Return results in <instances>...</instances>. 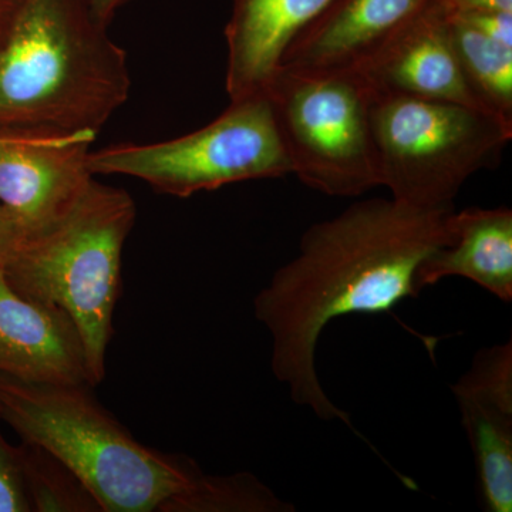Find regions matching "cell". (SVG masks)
I'll return each instance as SVG.
<instances>
[{
  "label": "cell",
  "instance_id": "cell-11",
  "mask_svg": "<svg viewBox=\"0 0 512 512\" xmlns=\"http://www.w3.org/2000/svg\"><path fill=\"white\" fill-rule=\"evenodd\" d=\"M0 373L30 383L92 386L82 336L73 319L62 309L20 295L2 268Z\"/></svg>",
  "mask_w": 512,
  "mask_h": 512
},
{
  "label": "cell",
  "instance_id": "cell-5",
  "mask_svg": "<svg viewBox=\"0 0 512 512\" xmlns=\"http://www.w3.org/2000/svg\"><path fill=\"white\" fill-rule=\"evenodd\" d=\"M370 123L380 187L416 208L453 207L468 178L495 167L512 138L510 124L476 107L373 90Z\"/></svg>",
  "mask_w": 512,
  "mask_h": 512
},
{
  "label": "cell",
  "instance_id": "cell-8",
  "mask_svg": "<svg viewBox=\"0 0 512 512\" xmlns=\"http://www.w3.org/2000/svg\"><path fill=\"white\" fill-rule=\"evenodd\" d=\"M97 134H0V205L29 232L63 218L92 183Z\"/></svg>",
  "mask_w": 512,
  "mask_h": 512
},
{
  "label": "cell",
  "instance_id": "cell-6",
  "mask_svg": "<svg viewBox=\"0 0 512 512\" xmlns=\"http://www.w3.org/2000/svg\"><path fill=\"white\" fill-rule=\"evenodd\" d=\"M264 96L292 174L329 197H360L380 187L369 89L360 74L279 67Z\"/></svg>",
  "mask_w": 512,
  "mask_h": 512
},
{
  "label": "cell",
  "instance_id": "cell-20",
  "mask_svg": "<svg viewBox=\"0 0 512 512\" xmlns=\"http://www.w3.org/2000/svg\"><path fill=\"white\" fill-rule=\"evenodd\" d=\"M443 3L451 12H495L512 13V0H437Z\"/></svg>",
  "mask_w": 512,
  "mask_h": 512
},
{
  "label": "cell",
  "instance_id": "cell-1",
  "mask_svg": "<svg viewBox=\"0 0 512 512\" xmlns=\"http://www.w3.org/2000/svg\"><path fill=\"white\" fill-rule=\"evenodd\" d=\"M454 211L370 198L306 229L298 254L254 299L255 318L272 338V372L293 402L352 429L316 373L319 338L332 320L392 313L416 298L420 265L454 238Z\"/></svg>",
  "mask_w": 512,
  "mask_h": 512
},
{
  "label": "cell",
  "instance_id": "cell-9",
  "mask_svg": "<svg viewBox=\"0 0 512 512\" xmlns=\"http://www.w3.org/2000/svg\"><path fill=\"white\" fill-rule=\"evenodd\" d=\"M353 72L373 92L454 101L487 111L458 64L450 10L437 0H430Z\"/></svg>",
  "mask_w": 512,
  "mask_h": 512
},
{
  "label": "cell",
  "instance_id": "cell-2",
  "mask_svg": "<svg viewBox=\"0 0 512 512\" xmlns=\"http://www.w3.org/2000/svg\"><path fill=\"white\" fill-rule=\"evenodd\" d=\"M107 28L92 0H22L0 57V134L99 133L131 87Z\"/></svg>",
  "mask_w": 512,
  "mask_h": 512
},
{
  "label": "cell",
  "instance_id": "cell-18",
  "mask_svg": "<svg viewBox=\"0 0 512 512\" xmlns=\"http://www.w3.org/2000/svg\"><path fill=\"white\" fill-rule=\"evenodd\" d=\"M451 13L471 28L476 29L477 32L504 43V45L512 46V13L495 12V10Z\"/></svg>",
  "mask_w": 512,
  "mask_h": 512
},
{
  "label": "cell",
  "instance_id": "cell-16",
  "mask_svg": "<svg viewBox=\"0 0 512 512\" xmlns=\"http://www.w3.org/2000/svg\"><path fill=\"white\" fill-rule=\"evenodd\" d=\"M19 446L32 512H101L79 478L56 457L26 441Z\"/></svg>",
  "mask_w": 512,
  "mask_h": 512
},
{
  "label": "cell",
  "instance_id": "cell-7",
  "mask_svg": "<svg viewBox=\"0 0 512 512\" xmlns=\"http://www.w3.org/2000/svg\"><path fill=\"white\" fill-rule=\"evenodd\" d=\"M93 175H128L187 198L224 185L292 174L264 94L231 101L208 126L154 144H121L90 153Z\"/></svg>",
  "mask_w": 512,
  "mask_h": 512
},
{
  "label": "cell",
  "instance_id": "cell-15",
  "mask_svg": "<svg viewBox=\"0 0 512 512\" xmlns=\"http://www.w3.org/2000/svg\"><path fill=\"white\" fill-rule=\"evenodd\" d=\"M450 36L461 72L478 101L512 126V46L477 32L451 12Z\"/></svg>",
  "mask_w": 512,
  "mask_h": 512
},
{
  "label": "cell",
  "instance_id": "cell-14",
  "mask_svg": "<svg viewBox=\"0 0 512 512\" xmlns=\"http://www.w3.org/2000/svg\"><path fill=\"white\" fill-rule=\"evenodd\" d=\"M454 238L424 259L416 275L419 292L461 276L501 302L512 301V211L470 207L453 215Z\"/></svg>",
  "mask_w": 512,
  "mask_h": 512
},
{
  "label": "cell",
  "instance_id": "cell-13",
  "mask_svg": "<svg viewBox=\"0 0 512 512\" xmlns=\"http://www.w3.org/2000/svg\"><path fill=\"white\" fill-rule=\"evenodd\" d=\"M332 0H234L225 28L229 100L264 93L299 33Z\"/></svg>",
  "mask_w": 512,
  "mask_h": 512
},
{
  "label": "cell",
  "instance_id": "cell-19",
  "mask_svg": "<svg viewBox=\"0 0 512 512\" xmlns=\"http://www.w3.org/2000/svg\"><path fill=\"white\" fill-rule=\"evenodd\" d=\"M23 234L26 232L20 222L0 205V265Z\"/></svg>",
  "mask_w": 512,
  "mask_h": 512
},
{
  "label": "cell",
  "instance_id": "cell-3",
  "mask_svg": "<svg viewBox=\"0 0 512 512\" xmlns=\"http://www.w3.org/2000/svg\"><path fill=\"white\" fill-rule=\"evenodd\" d=\"M90 389L0 373V421L69 468L101 512H192L210 474L141 444Z\"/></svg>",
  "mask_w": 512,
  "mask_h": 512
},
{
  "label": "cell",
  "instance_id": "cell-21",
  "mask_svg": "<svg viewBox=\"0 0 512 512\" xmlns=\"http://www.w3.org/2000/svg\"><path fill=\"white\" fill-rule=\"evenodd\" d=\"M22 0H0V57L8 43L13 20Z\"/></svg>",
  "mask_w": 512,
  "mask_h": 512
},
{
  "label": "cell",
  "instance_id": "cell-12",
  "mask_svg": "<svg viewBox=\"0 0 512 512\" xmlns=\"http://www.w3.org/2000/svg\"><path fill=\"white\" fill-rule=\"evenodd\" d=\"M430 0H332L292 40L281 67L298 72H349Z\"/></svg>",
  "mask_w": 512,
  "mask_h": 512
},
{
  "label": "cell",
  "instance_id": "cell-10",
  "mask_svg": "<svg viewBox=\"0 0 512 512\" xmlns=\"http://www.w3.org/2000/svg\"><path fill=\"white\" fill-rule=\"evenodd\" d=\"M473 450L485 511H512V343L480 350L451 386Z\"/></svg>",
  "mask_w": 512,
  "mask_h": 512
},
{
  "label": "cell",
  "instance_id": "cell-4",
  "mask_svg": "<svg viewBox=\"0 0 512 512\" xmlns=\"http://www.w3.org/2000/svg\"><path fill=\"white\" fill-rule=\"evenodd\" d=\"M136 217L128 192L93 178L72 210L49 227L23 234L0 265L20 295L73 319L93 387L106 376L121 256Z\"/></svg>",
  "mask_w": 512,
  "mask_h": 512
},
{
  "label": "cell",
  "instance_id": "cell-22",
  "mask_svg": "<svg viewBox=\"0 0 512 512\" xmlns=\"http://www.w3.org/2000/svg\"><path fill=\"white\" fill-rule=\"evenodd\" d=\"M128 2L130 0H92V5L97 18L109 25L117 12Z\"/></svg>",
  "mask_w": 512,
  "mask_h": 512
},
{
  "label": "cell",
  "instance_id": "cell-17",
  "mask_svg": "<svg viewBox=\"0 0 512 512\" xmlns=\"http://www.w3.org/2000/svg\"><path fill=\"white\" fill-rule=\"evenodd\" d=\"M0 512H32L20 446H12L0 431Z\"/></svg>",
  "mask_w": 512,
  "mask_h": 512
}]
</instances>
